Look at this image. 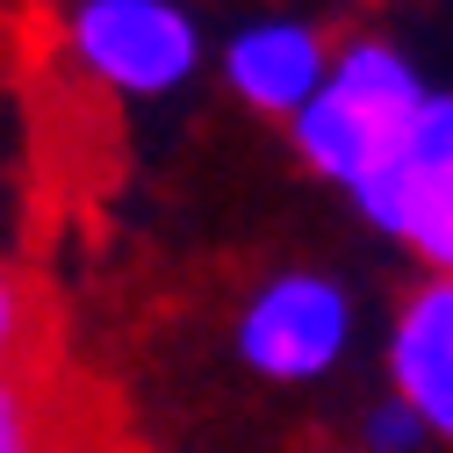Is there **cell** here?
I'll return each instance as SVG.
<instances>
[{
    "mask_svg": "<svg viewBox=\"0 0 453 453\" xmlns=\"http://www.w3.org/2000/svg\"><path fill=\"white\" fill-rule=\"evenodd\" d=\"M418 108H425L418 65L395 43L360 36V43H346L331 58V80L317 87V101L288 123V137H296V151H303L310 173H324V180H338V188L353 195L374 165H388L395 151H403Z\"/></svg>",
    "mask_w": 453,
    "mask_h": 453,
    "instance_id": "cell-1",
    "label": "cell"
},
{
    "mask_svg": "<svg viewBox=\"0 0 453 453\" xmlns=\"http://www.w3.org/2000/svg\"><path fill=\"white\" fill-rule=\"evenodd\" d=\"M353 346V296L331 273L288 266L238 310V360L266 381H317Z\"/></svg>",
    "mask_w": 453,
    "mask_h": 453,
    "instance_id": "cell-3",
    "label": "cell"
},
{
    "mask_svg": "<svg viewBox=\"0 0 453 453\" xmlns=\"http://www.w3.org/2000/svg\"><path fill=\"white\" fill-rule=\"evenodd\" d=\"M29 338H36V317H29V288L0 266V367H22L29 353Z\"/></svg>",
    "mask_w": 453,
    "mask_h": 453,
    "instance_id": "cell-9",
    "label": "cell"
},
{
    "mask_svg": "<svg viewBox=\"0 0 453 453\" xmlns=\"http://www.w3.org/2000/svg\"><path fill=\"white\" fill-rule=\"evenodd\" d=\"M65 43L87 80L130 101H158L202 65V29L173 0H80L65 15Z\"/></svg>",
    "mask_w": 453,
    "mask_h": 453,
    "instance_id": "cell-2",
    "label": "cell"
},
{
    "mask_svg": "<svg viewBox=\"0 0 453 453\" xmlns=\"http://www.w3.org/2000/svg\"><path fill=\"white\" fill-rule=\"evenodd\" d=\"M411 245L453 280V173L425 180V202H418V223H411Z\"/></svg>",
    "mask_w": 453,
    "mask_h": 453,
    "instance_id": "cell-7",
    "label": "cell"
},
{
    "mask_svg": "<svg viewBox=\"0 0 453 453\" xmlns=\"http://www.w3.org/2000/svg\"><path fill=\"white\" fill-rule=\"evenodd\" d=\"M425 439H432V425H425L395 388H388V403L367 411V453H418Z\"/></svg>",
    "mask_w": 453,
    "mask_h": 453,
    "instance_id": "cell-8",
    "label": "cell"
},
{
    "mask_svg": "<svg viewBox=\"0 0 453 453\" xmlns=\"http://www.w3.org/2000/svg\"><path fill=\"white\" fill-rule=\"evenodd\" d=\"M388 381L395 395L432 425V439H453V280H425V288L395 310L388 331Z\"/></svg>",
    "mask_w": 453,
    "mask_h": 453,
    "instance_id": "cell-5",
    "label": "cell"
},
{
    "mask_svg": "<svg viewBox=\"0 0 453 453\" xmlns=\"http://www.w3.org/2000/svg\"><path fill=\"white\" fill-rule=\"evenodd\" d=\"M73 395L43 367H0V453H73Z\"/></svg>",
    "mask_w": 453,
    "mask_h": 453,
    "instance_id": "cell-6",
    "label": "cell"
},
{
    "mask_svg": "<svg viewBox=\"0 0 453 453\" xmlns=\"http://www.w3.org/2000/svg\"><path fill=\"white\" fill-rule=\"evenodd\" d=\"M331 58L338 50L324 43L317 22H296V15H266V22H245L231 43H223V87H231L245 108L259 116H303L317 101V87L331 80Z\"/></svg>",
    "mask_w": 453,
    "mask_h": 453,
    "instance_id": "cell-4",
    "label": "cell"
}]
</instances>
